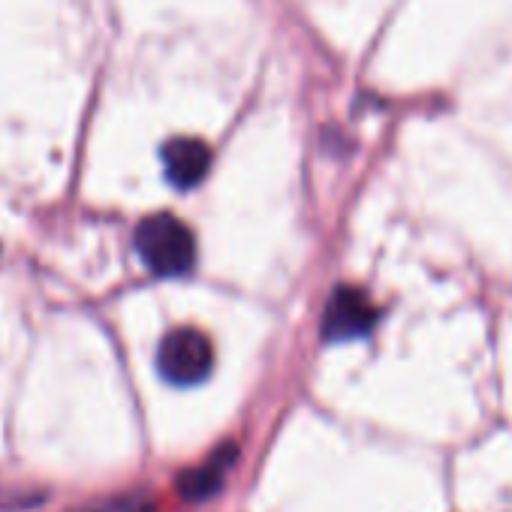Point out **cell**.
Listing matches in <instances>:
<instances>
[{"label":"cell","mask_w":512,"mask_h":512,"mask_svg":"<svg viewBox=\"0 0 512 512\" xmlns=\"http://www.w3.org/2000/svg\"><path fill=\"white\" fill-rule=\"evenodd\" d=\"M235 458V446H223L205 467L199 470H187L181 479H178V491L187 497V500H205L208 494H214L223 482V470L232 464Z\"/></svg>","instance_id":"5"},{"label":"cell","mask_w":512,"mask_h":512,"mask_svg":"<svg viewBox=\"0 0 512 512\" xmlns=\"http://www.w3.org/2000/svg\"><path fill=\"white\" fill-rule=\"evenodd\" d=\"M151 500L142 497V494H127V497H112V500H103V503H94V506H85V509H76V512H151Z\"/></svg>","instance_id":"6"},{"label":"cell","mask_w":512,"mask_h":512,"mask_svg":"<svg viewBox=\"0 0 512 512\" xmlns=\"http://www.w3.org/2000/svg\"><path fill=\"white\" fill-rule=\"evenodd\" d=\"M374 323H377V308L371 305V299L353 287H341V290H335V296L326 305L323 338L326 341H353V338L368 335Z\"/></svg>","instance_id":"3"},{"label":"cell","mask_w":512,"mask_h":512,"mask_svg":"<svg viewBox=\"0 0 512 512\" xmlns=\"http://www.w3.org/2000/svg\"><path fill=\"white\" fill-rule=\"evenodd\" d=\"M136 253L148 272L160 278H175L190 272L196 260V241L193 232L172 214H154L139 223L136 229Z\"/></svg>","instance_id":"1"},{"label":"cell","mask_w":512,"mask_h":512,"mask_svg":"<svg viewBox=\"0 0 512 512\" xmlns=\"http://www.w3.org/2000/svg\"><path fill=\"white\" fill-rule=\"evenodd\" d=\"M214 368V347L199 329H172L157 350V371L172 386H196Z\"/></svg>","instance_id":"2"},{"label":"cell","mask_w":512,"mask_h":512,"mask_svg":"<svg viewBox=\"0 0 512 512\" xmlns=\"http://www.w3.org/2000/svg\"><path fill=\"white\" fill-rule=\"evenodd\" d=\"M208 166H211V151L199 139L181 136V139H172V142L163 145V169H166V178L175 187H181V190L199 184L205 178Z\"/></svg>","instance_id":"4"}]
</instances>
